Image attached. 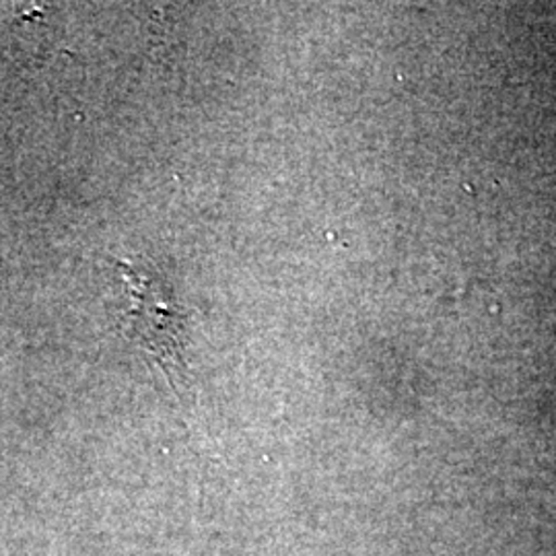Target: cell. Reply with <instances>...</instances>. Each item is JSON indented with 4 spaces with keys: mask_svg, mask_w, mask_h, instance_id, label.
Returning a JSON list of instances; mask_svg holds the SVG:
<instances>
[{
    "mask_svg": "<svg viewBox=\"0 0 556 556\" xmlns=\"http://www.w3.org/2000/svg\"><path fill=\"white\" fill-rule=\"evenodd\" d=\"M122 277L128 280L132 295V312L128 334L149 357L155 361L161 374L169 381L179 397L188 396L192 381L186 357V334L178 307L163 298L155 278L132 270L128 264H119Z\"/></svg>",
    "mask_w": 556,
    "mask_h": 556,
    "instance_id": "obj_1",
    "label": "cell"
}]
</instances>
